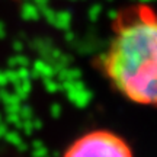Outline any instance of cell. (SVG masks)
I'll use <instances>...</instances> for the list:
<instances>
[{"mask_svg":"<svg viewBox=\"0 0 157 157\" xmlns=\"http://www.w3.org/2000/svg\"><path fill=\"white\" fill-rule=\"evenodd\" d=\"M101 67L124 98L157 108V12L151 6L131 5L119 10Z\"/></svg>","mask_w":157,"mask_h":157,"instance_id":"1","label":"cell"},{"mask_svg":"<svg viewBox=\"0 0 157 157\" xmlns=\"http://www.w3.org/2000/svg\"><path fill=\"white\" fill-rule=\"evenodd\" d=\"M63 157H134L127 141L108 129H96L78 137Z\"/></svg>","mask_w":157,"mask_h":157,"instance_id":"2","label":"cell"}]
</instances>
